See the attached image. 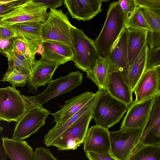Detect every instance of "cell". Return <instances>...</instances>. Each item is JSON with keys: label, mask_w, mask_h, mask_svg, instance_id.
I'll return each instance as SVG.
<instances>
[{"label": "cell", "mask_w": 160, "mask_h": 160, "mask_svg": "<svg viewBox=\"0 0 160 160\" xmlns=\"http://www.w3.org/2000/svg\"><path fill=\"white\" fill-rule=\"evenodd\" d=\"M127 20L118 1L109 5L100 33L95 40L99 56L108 58L121 35L125 29Z\"/></svg>", "instance_id": "cell-1"}, {"label": "cell", "mask_w": 160, "mask_h": 160, "mask_svg": "<svg viewBox=\"0 0 160 160\" xmlns=\"http://www.w3.org/2000/svg\"><path fill=\"white\" fill-rule=\"evenodd\" d=\"M82 74L79 71L72 72L65 76H61L48 84L42 93L34 96L23 95L27 111L42 107V105L50 99L71 91L80 85Z\"/></svg>", "instance_id": "cell-2"}, {"label": "cell", "mask_w": 160, "mask_h": 160, "mask_svg": "<svg viewBox=\"0 0 160 160\" xmlns=\"http://www.w3.org/2000/svg\"><path fill=\"white\" fill-rule=\"evenodd\" d=\"M128 108L126 104L103 90L92 110V119L96 125L108 129L120 121Z\"/></svg>", "instance_id": "cell-3"}, {"label": "cell", "mask_w": 160, "mask_h": 160, "mask_svg": "<svg viewBox=\"0 0 160 160\" xmlns=\"http://www.w3.org/2000/svg\"><path fill=\"white\" fill-rule=\"evenodd\" d=\"M72 45L75 67L86 73L92 69L99 56L95 41L82 30L74 26L72 29Z\"/></svg>", "instance_id": "cell-4"}, {"label": "cell", "mask_w": 160, "mask_h": 160, "mask_svg": "<svg viewBox=\"0 0 160 160\" xmlns=\"http://www.w3.org/2000/svg\"><path fill=\"white\" fill-rule=\"evenodd\" d=\"M73 27L61 9H50L47 20L42 23L40 42L57 41L71 45V30Z\"/></svg>", "instance_id": "cell-5"}, {"label": "cell", "mask_w": 160, "mask_h": 160, "mask_svg": "<svg viewBox=\"0 0 160 160\" xmlns=\"http://www.w3.org/2000/svg\"><path fill=\"white\" fill-rule=\"evenodd\" d=\"M27 111L26 102L15 87L0 89V120L18 122Z\"/></svg>", "instance_id": "cell-6"}, {"label": "cell", "mask_w": 160, "mask_h": 160, "mask_svg": "<svg viewBox=\"0 0 160 160\" xmlns=\"http://www.w3.org/2000/svg\"><path fill=\"white\" fill-rule=\"evenodd\" d=\"M142 129L123 128L109 132L111 155L117 160H127L139 143Z\"/></svg>", "instance_id": "cell-7"}, {"label": "cell", "mask_w": 160, "mask_h": 160, "mask_svg": "<svg viewBox=\"0 0 160 160\" xmlns=\"http://www.w3.org/2000/svg\"><path fill=\"white\" fill-rule=\"evenodd\" d=\"M93 109L82 114L51 146L57 147L59 151L77 149L84 142L89 124L92 119Z\"/></svg>", "instance_id": "cell-8"}, {"label": "cell", "mask_w": 160, "mask_h": 160, "mask_svg": "<svg viewBox=\"0 0 160 160\" xmlns=\"http://www.w3.org/2000/svg\"><path fill=\"white\" fill-rule=\"evenodd\" d=\"M47 9L34 0H27L13 11L0 16V22L12 25L24 22L42 23L48 18Z\"/></svg>", "instance_id": "cell-9"}, {"label": "cell", "mask_w": 160, "mask_h": 160, "mask_svg": "<svg viewBox=\"0 0 160 160\" xmlns=\"http://www.w3.org/2000/svg\"><path fill=\"white\" fill-rule=\"evenodd\" d=\"M50 114L49 111L43 107L27 110L17 122L12 138L24 140L38 132L44 125L45 119Z\"/></svg>", "instance_id": "cell-10"}, {"label": "cell", "mask_w": 160, "mask_h": 160, "mask_svg": "<svg viewBox=\"0 0 160 160\" xmlns=\"http://www.w3.org/2000/svg\"><path fill=\"white\" fill-rule=\"evenodd\" d=\"M139 144L160 145V92L154 97Z\"/></svg>", "instance_id": "cell-11"}, {"label": "cell", "mask_w": 160, "mask_h": 160, "mask_svg": "<svg viewBox=\"0 0 160 160\" xmlns=\"http://www.w3.org/2000/svg\"><path fill=\"white\" fill-rule=\"evenodd\" d=\"M40 46L41 48L39 52L41 58L56 62L59 65L72 61L73 58L74 54L72 46L68 44L48 40L40 42Z\"/></svg>", "instance_id": "cell-12"}, {"label": "cell", "mask_w": 160, "mask_h": 160, "mask_svg": "<svg viewBox=\"0 0 160 160\" xmlns=\"http://www.w3.org/2000/svg\"><path fill=\"white\" fill-rule=\"evenodd\" d=\"M155 96L139 102H133L129 107L127 113L122 121L121 129H143L148 120Z\"/></svg>", "instance_id": "cell-13"}, {"label": "cell", "mask_w": 160, "mask_h": 160, "mask_svg": "<svg viewBox=\"0 0 160 160\" xmlns=\"http://www.w3.org/2000/svg\"><path fill=\"white\" fill-rule=\"evenodd\" d=\"M83 150L86 153L92 152L111 155L108 129L97 125L89 128L85 138Z\"/></svg>", "instance_id": "cell-14"}, {"label": "cell", "mask_w": 160, "mask_h": 160, "mask_svg": "<svg viewBox=\"0 0 160 160\" xmlns=\"http://www.w3.org/2000/svg\"><path fill=\"white\" fill-rule=\"evenodd\" d=\"M102 0H64L63 3L72 18L87 21L102 11Z\"/></svg>", "instance_id": "cell-15"}, {"label": "cell", "mask_w": 160, "mask_h": 160, "mask_svg": "<svg viewBox=\"0 0 160 160\" xmlns=\"http://www.w3.org/2000/svg\"><path fill=\"white\" fill-rule=\"evenodd\" d=\"M59 65L41 58L36 60L28 82L29 92L35 94L40 86H46L52 81L54 72Z\"/></svg>", "instance_id": "cell-16"}, {"label": "cell", "mask_w": 160, "mask_h": 160, "mask_svg": "<svg viewBox=\"0 0 160 160\" xmlns=\"http://www.w3.org/2000/svg\"><path fill=\"white\" fill-rule=\"evenodd\" d=\"M127 38L128 31L126 29L121 35L109 57L111 61L110 71H118L127 83V75L129 68L128 55Z\"/></svg>", "instance_id": "cell-17"}, {"label": "cell", "mask_w": 160, "mask_h": 160, "mask_svg": "<svg viewBox=\"0 0 160 160\" xmlns=\"http://www.w3.org/2000/svg\"><path fill=\"white\" fill-rule=\"evenodd\" d=\"M103 91L102 89H99L95 93L93 97L78 112L65 122L62 123L56 124L53 128L49 130L43 138L44 143L46 146L48 147L51 146L58 137L82 114L93 109Z\"/></svg>", "instance_id": "cell-18"}, {"label": "cell", "mask_w": 160, "mask_h": 160, "mask_svg": "<svg viewBox=\"0 0 160 160\" xmlns=\"http://www.w3.org/2000/svg\"><path fill=\"white\" fill-rule=\"evenodd\" d=\"M107 92L112 97L127 105L133 103L132 92L118 71H111Z\"/></svg>", "instance_id": "cell-19"}, {"label": "cell", "mask_w": 160, "mask_h": 160, "mask_svg": "<svg viewBox=\"0 0 160 160\" xmlns=\"http://www.w3.org/2000/svg\"><path fill=\"white\" fill-rule=\"evenodd\" d=\"M95 93L85 92L66 101L63 108L54 113V121L56 124L63 123L78 112L94 96Z\"/></svg>", "instance_id": "cell-20"}, {"label": "cell", "mask_w": 160, "mask_h": 160, "mask_svg": "<svg viewBox=\"0 0 160 160\" xmlns=\"http://www.w3.org/2000/svg\"><path fill=\"white\" fill-rule=\"evenodd\" d=\"M158 77L154 68L145 71L133 91L135 95L134 103H138L157 95Z\"/></svg>", "instance_id": "cell-21"}, {"label": "cell", "mask_w": 160, "mask_h": 160, "mask_svg": "<svg viewBox=\"0 0 160 160\" xmlns=\"http://www.w3.org/2000/svg\"><path fill=\"white\" fill-rule=\"evenodd\" d=\"M2 148L12 160H32L34 152L28 143L24 140H17L2 137Z\"/></svg>", "instance_id": "cell-22"}, {"label": "cell", "mask_w": 160, "mask_h": 160, "mask_svg": "<svg viewBox=\"0 0 160 160\" xmlns=\"http://www.w3.org/2000/svg\"><path fill=\"white\" fill-rule=\"evenodd\" d=\"M111 61L109 58L100 56L96 60L91 70L87 73L86 77L98 86L99 89L107 91L110 71Z\"/></svg>", "instance_id": "cell-23"}, {"label": "cell", "mask_w": 160, "mask_h": 160, "mask_svg": "<svg viewBox=\"0 0 160 160\" xmlns=\"http://www.w3.org/2000/svg\"><path fill=\"white\" fill-rule=\"evenodd\" d=\"M140 9L150 28L148 32L147 44L149 48L152 49L160 46V10Z\"/></svg>", "instance_id": "cell-24"}, {"label": "cell", "mask_w": 160, "mask_h": 160, "mask_svg": "<svg viewBox=\"0 0 160 160\" xmlns=\"http://www.w3.org/2000/svg\"><path fill=\"white\" fill-rule=\"evenodd\" d=\"M129 67L132 64L144 46L147 43L148 31L126 29Z\"/></svg>", "instance_id": "cell-25"}, {"label": "cell", "mask_w": 160, "mask_h": 160, "mask_svg": "<svg viewBox=\"0 0 160 160\" xmlns=\"http://www.w3.org/2000/svg\"><path fill=\"white\" fill-rule=\"evenodd\" d=\"M148 49L149 47L147 43L143 47L129 68L127 82L132 92L145 71Z\"/></svg>", "instance_id": "cell-26"}, {"label": "cell", "mask_w": 160, "mask_h": 160, "mask_svg": "<svg viewBox=\"0 0 160 160\" xmlns=\"http://www.w3.org/2000/svg\"><path fill=\"white\" fill-rule=\"evenodd\" d=\"M17 37L27 40L41 41L42 23L24 22L13 25Z\"/></svg>", "instance_id": "cell-27"}, {"label": "cell", "mask_w": 160, "mask_h": 160, "mask_svg": "<svg viewBox=\"0 0 160 160\" xmlns=\"http://www.w3.org/2000/svg\"><path fill=\"white\" fill-rule=\"evenodd\" d=\"M40 41H31L16 37L13 38V47L35 65V55L39 52Z\"/></svg>", "instance_id": "cell-28"}, {"label": "cell", "mask_w": 160, "mask_h": 160, "mask_svg": "<svg viewBox=\"0 0 160 160\" xmlns=\"http://www.w3.org/2000/svg\"><path fill=\"white\" fill-rule=\"evenodd\" d=\"M8 61V70L1 81L8 82L15 88L23 87L27 83L31 75L25 70L13 66L11 61Z\"/></svg>", "instance_id": "cell-29"}, {"label": "cell", "mask_w": 160, "mask_h": 160, "mask_svg": "<svg viewBox=\"0 0 160 160\" xmlns=\"http://www.w3.org/2000/svg\"><path fill=\"white\" fill-rule=\"evenodd\" d=\"M127 160H160V145L139 144Z\"/></svg>", "instance_id": "cell-30"}, {"label": "cell", "mask_w": 160, "mask_h": 160, "mask_svg": "<svg viewBox=\"0 0 160 160\" xmlns=\"http://www.w3.org/2000/svg\"><path fill=\"white\" fill-rule=\"evenodd\" d=\"M4 56L7 58L8 60L11 61L13 66L32 74L34 65L12 46L5 53Z\"/></svg>", "instance_id": "cell-31"}, {"label": "cell", "mask_w": 160, "mask_h": 160, "mask_svg": "<svg viewBox=\"0 0 160 160\" xmlns=\"http://www.w3.org/2000/svg\"><path fill=\"white\" fill-rule=\"evenodd\" d=\"M126 29L139 30H150L148 22L140 8L136 7L131 17L127 21Z\"/></svg>", "instance_id": "cell-32"}, {"label": "cell", "mask_w": 160, "mask_h": 160, "mask_svg": "<svg viewBox=\"0 0 160 160\" xmlns=\"http://www.w3.org/2000/svg\"><path fill=\"white\" fill-rule=\"evenodd\" d=\"M27 0H0V17L13 11Z\"/></svg>", "instance_id": "cell-33"}, {"label": "cell", "mask_w": 160, "mask_h": 160, "mask_svg": "<svg viewBox=\"0 0 160 160\" xmlns=\"http://www.w3.org/2000/svg\"><path fill=\"white\" fill-rule=\"evenodd\" d=\"M160 65V46L152 49L149 48L147 53L145 71Z\"/></svg>", "instance_id": "cell-34"}, {"label": "cell", "mask_w": 160, "mask_h": 160, "mask_svg": "<svg viewBox=\"0 0 160 160\" xmlns=\"http://www.w3.org/2000/svg\"><path fill=\"white\" fill-rule=\"evenodd\" d=\"M32 160H58L49 149L41 147L35 150Z\"/></svg>", "instance_id": "cell-35"}, {"label": "cell", "mask_w": 160, "mask_h": 160, "mask_svg": "<svg viewBox=\"0 0 160 160\" xmlns=\"http://www.w3.org/2000/svg\"><path fill=\"white\" fill-rule=\"evenodd\" d=\"M119 5L123 12L127 21L131 17L136 6L134 0H120Z\"/></svg>", "instance_id": "cell-36"}, {"label": "cell", "mask_w": 160, "mask_h": 160, "mask_svg": "<svg viewBox=\"0 0 160 160\" xmlns=\"http://www.w3.org/2000/svg\"><path fill=\"white\" fill-rule=\"evenodd\" d=\"M0 39H10L17 37L13 25L0 22Z\"/></svg>", "instance_id": "cell-37"}, {"label": "cell", "mask_w": 160, "mask_h": 160, "mask_svg": "<svg viewBox=\"0 0 160 160\" xmlns=\"http://www.w3.org/2000/svg\"><path fill=\"white\" fill-rule=\"evenodd\" d=\"M136 7L140 8L160 10V0H134Z\"/></svg>", "instance_id": "cell-38"}, {"label": "cell", "mask_w": 160, "mask_h": 160, "mask_svg": "<svg viewBox=\"0 0 160 160\" xmlns=\"http://www.w3.org/2000/svg\"><path fill=\"white\" fill-rule=\"evenodd\" d=\"M86 154L90 160H117L111 154L92 152H86Z\"/></svg>", "instance_id": "cell-39"}, {"label": "cell", "mask_w": 160, "mask_h": 160, "mask_svg": "<svg viewBox=\"0 0 160 160\" xmlns=\"http://www.w3.org/2000/svg\"><path fill=\"white\" fill-rule=\"evenodd\" d=\"M37 2L47 7L50 9H57L61 6L63 3L62 0H34Z\"/></svg>", "instance_id": "cell-40"}, {"label": "cell", "mask_w": 160, "mask_h": 160, "mask_svg": "<svg viewBox=\"0 0 160 160\" xmlns=\"http://www.w3.org/2000/svg\"><path fill=\"white\" fill-rule=\"evenodd\" d=\"M13 38L10 39H0V52L3 55H4L5 53L12 46Z\"/></svg>", "instance_id": "cell-41"}, {"label": "cell", "mask_w": 160, "mask_h": 160, "mask_svg": "<svg viewBox=\"0 0 160 160\" xmlns=\"http://www.w3.org/2000/svg\"><path fill=\"white\" fill-rule=\"evenodd\" d=\"M156 72L158 77V88L157 94L160 92V65L154 68Z\"/></svg>", "instance_id": "cell-42"}, {"label": "cell", "mask_w": 160, "mask_h": 160, "mask_svg": "<svg viewBox=\"0 0 160 160\" xmlns=\"http://www.w3.org/2000/svg\"><path fill=\"white\" fill-rule=\"evenodd\" d=\"M6 155L4 151L2 148L0 147V160H6Z\"/></svg>", "instance_id": "cell-43"}]
</instances>
